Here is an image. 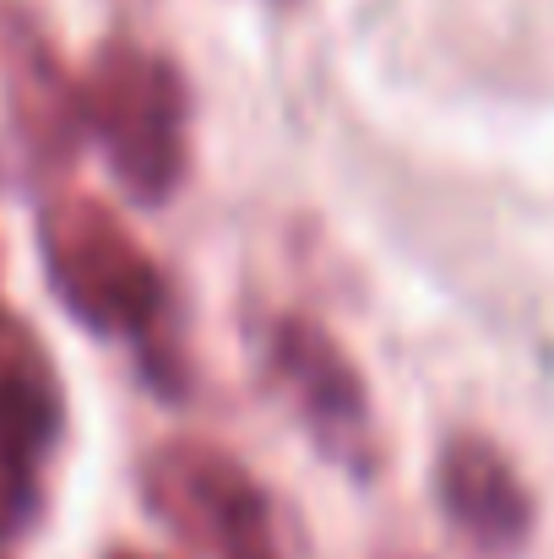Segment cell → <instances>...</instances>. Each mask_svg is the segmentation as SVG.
I'll list each match as a JSON object with an SVG mask.
<instances>
[{"mask_svg":"<svg viewBox=\"0 0 554 559\" xmlns=\"http://www.w3.org/2000/svg\"><path fill=\"white\" fill-rule=\"evenodd\" d=\"M0 104L22 158L44 175L66 169L87 136L82 82L22 0H0Z\"/></svg>","mask_w":554,"mask_h":559,"instance_id":"obj_6","label":"cell"},{"mask_svg":"<svg viewBox=\"0 0 554 559\" xmlns=\"http://www.w3.org/2000/svg\"><path fill=\"white\" fill-rule=\"evenodd\" d=\"M261 370L332 467H343L354 478H375L380 424H375L369 385L359 365L349 359V348L316 316H305V310L272 316L261 326Z\"/></svg>","mask_w":554,"mask_h":559,"instance_id":"obj_4","label":"cell"},{"mask_svg":"<svg viewBox=\"0 0 554 559\" xmlns=\"http://www.w3.org/2000/svg\"><path fill=\"white\" fill-rule=\"evenodd\" d=\"M82 104L115 180L142 206H164L190 169V93L180 66L137 38H104L82 76Z\"/></svg>","mask_w":554,"mask_h":559,"instance_id":"obj_2","label":"cell"},{"mask_svg":"<svg viewBox=\"0 0 554 559\" xmlns=\"http://www.w3.org/2000/svg\"><path fill=\"white\" fill-rule=\"evenodd\" d=\"M142 500L148 511L212 559H288L283 516L267 484L217 440L175 435L142 456Z\"/></svg>","mask_w":554,"mask_h":559,"instance_id":"obj_3","label":"cell"},{"mask_svg":"<svg viewBox=\"0 0 554 559\" xmlns=\"http://www.w3.org/2000/svg\"><path fill=\"white\" fill-rule=\"evenodd\" d=\"M435 500L451 533L484 559H511L528 549L539 506L517 462L479 429H457L435 456Z\"/></svg>","mask_w":554,"mask_h":559,"instance_id":"obj_7","label":"cell"},{"mask_svg":"<svg viewBox=\"0 0 554 559\" xmlns=\"http://www.w3.org/2000/svg\"><path fill=\"white\" fill-rule=\"evenodd\" d=\"M38 255L55 299L76 326L131 343L164 396H185V348L175 332V294L148 245L87 190H60L38 206Z\"/></svg>","mask_w":554,"mask_h":559,"instance_id":"obj_1","label":"cell"},{"mask_svg":"<svg viewBox=\"0 0 554 559\" xmlns=\"http://www.w3.org/2000/svg\"><path fill=\"white\" fill-rule=\"evenodd\" d=\"M66 435V385L55 354L0 305V549L16 544L44 506V462Z\"/></svg>","mask_w":554,"mask_h":559,"instance_id":"obj_5","label":"cell"},{"mask_svg":"<svg viewBox=\"0 0 554 559\" xmlns=\"http://www.w3.org/2000/svg\"><path fill=\"white\" fill-rule=\"evenodd\" d=\"M104 559H153V555H137V549H109Z\"/></svg>","mask_w":554,"mask_h":559,"instance_id":"obj_8","label":"cell"},{"mask_svg":"<svg viewBox=\"0 0 554 559\" xmlns=\"http://www.w3.org/2000/svg\"><path fill=\"white\" fill-rule=\"evenodd\" d=\"M380 559H419L413 549H391V555H380Z\"/></svg>","mask_w":554,"mask_h":559,"instance_id":"obj_9","label":"cell"}]
</instances>
